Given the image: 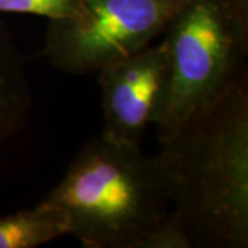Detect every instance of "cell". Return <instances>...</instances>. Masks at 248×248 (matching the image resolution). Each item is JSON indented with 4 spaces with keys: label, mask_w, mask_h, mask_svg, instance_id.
<instances>
[{
    "label": "cell",
    "mask_w": 248,
    "mask_h": 248,
    "mask_svg": "<svg viewBox=\"0 0 248 248\" xmlns=\"http://www.w3.org/2000/svg\"><path fill=\"white\" fill-rule=\"evenodd\" d=\"M157 155L193 247H248V79L190 116Z\"/></svg>",
    "instance_id": "cell-1"
},
{
    "label": "cell",
    "mask_w": 248,
    "mask_h": 248,
    "mask_svg": "<svg viewBox=\"0 0 248 248\" xmlns=\"http://www.w3.org/2000/svg\"><path fill=\"white\" fill-rule=\"evenodd\" d=\"M40 203L61 214L68 234L83 247L146 248L171 199L157 156L101 134L80 149Z\"/></svg>",
    "instance_id": "cell-2"
},
{
    "label": "cell",
    "mask_w": 248,
    "mask_h": 248,
    "mask_svg": "<svg viewBox=\"0 0 248 248\" xmlns=\"http://www.w3.org/2000/svg\"><path fill=\"white\" fill-rule=\"evenodd\" d=\"M167 78L152 124L161 143L247 80L248 0H189L163 32Z\"/></svg>",
    "instance_id": "cell-3"
},
{
    "label": "cell",
    "mask_w": 248,
    "mask_h": 248,
    "mask_svg": "<svg viewBox=\"0 0 248 248\" xmlns=\"http://www.w3.org/2000/svg\"><path fill=\"white\" fill-rule=\"evenodd\" d=\"M187 1L84 0L79 17L48 22L42 55L65 73H94L151 46Z\"/></svg>",
    "instance_id": "cell-4"
},
{
    "label": "cell",
    "mask_w": 248,
    "mask_h": 248,
    "mask_svg": "<svg viewBox=\"0 0 248 248\" xmlns=\"http://www.w3.org/2000/svg\"><path fill=\"white\" fill-rule=\"evenodd\" d=\"M98 73L104 131L141 146L167 78V50L161 42L108 63Z\"/></svg>",
    "instance_id": "cell-5"
},
{
    "label": "cell",
    "mask_w": 248,
    "mask_h": 248,
    "mask_svg": "<svg viewBox=\"0 0 248 248\" xmlns=\"http://www.w3.org/2000/svg\"><path fill=\"white\" fill-rule=\"evenodd\" d=\"M31 102L27 61L0 22V145L25 127Z\"/></svg>",
    "instance_id": "cell-6"
},
{
    "label": "cell",
    "mask_w": 248,
    "mask_h": 248,
    "mask_svg": "<svg viewBox=\"0 0 248 248\" xmlns=\"http://www.w3.org/2000/svg\"><path fill=\"white\" fill-rule=\"evenodd\" d=\"M63 234L62 215L43 203L0 218V248H36Z\"/></svg>",
    "instance_id": "cell-7"
},
{
    "label": "cell",
    "mask_w": 248,
    "mask_h": 248,
    "mask_svg": "<svg viewBox=\"0 0 248 248\" xmlns=\"http://www.w3.org/2000/svg\"><path fill=\"white\" fill-rule=\"evenodd\" d=\"M84 0H0V13L32 14L53 19L79 17Z\"/></svg>",
    "instance_id": "cell-8"
},
{
    "label": "cell",
    "mask_w": 248,
    "mask_h": 248,
    "mask_svg": "<svg viewBox=\"0 0 248 248\" xmlns=\"http://www.w3.org/2000/svg\"><path fill=\"white\" fill-rule=\"evenodd\" d=\"M192 240L184 229L177 214L170 211L164 221L148 240L146 248H192Z\"/></svg>",
    "instance_id": "cell-9"
}]
</instances>
